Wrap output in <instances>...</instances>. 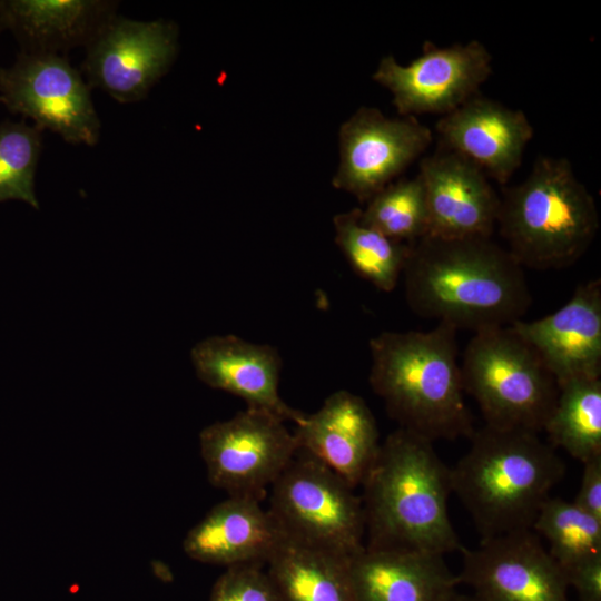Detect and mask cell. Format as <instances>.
I'll return each instance as SVG.
<instances>
[{"instance_id": "obj_1", "label": "cell", "mask_w": 601, "mask_h": 601, "mask_svg": "<svg viewBox=\"0 0 601 601\" xmlns=\"http://www.w3.org/2000/svg\"><path fill=\"white\" fill-rule=\"evenodd\" d=\"M403 276L410 309L456 331L510 326L532 303L524 268L491 238L424 236L411 244Z\"/></svg>"}, {"instance_id": "obj_2", "label": "cell", "mask_w": 601, "mask_h": 601, "mask_svg": "<svg viewBox=\"0 0 601 601\" xmlns=\"http://www.w3.org/2000/svg\"><path fill=\"white\" fill-rule=\"evenodd\" d=\"M365 548L446 555L463 548L450 520V467L433 442L402 427L363 481Z\"/></svg>"}, {"instance_id": "obj_3", "label": "cell", "mask_w": 601, "mask_h": 601, "mask_svg": "<svg viewBox=\"0 0 601 601\" xmlns=\"http://www.w3.org/2000/svg\"><path fill=\"white\" fill-rule=\"evenodd\" d=\"M457 331L444 323L428 332L385 331L371 338L368 382L400 427L431 442L470 437Z\"/></svg>"}, {"instance_id": "obj_4", "label": "cell", "mask_w": 601, "mask_h": 601, "mask_svg": "<svg viewBox=\"0 0 601 601\" xmlns=\"http://www.w3.org/2000/svg\"><path fill=\"white\" fill-rule=\"evenodd\" d=\"M466 453L450 467L451 486L481 539L528 530L565 465L538 433L484 425L469 437Z\"/></svg>"}, {"instance_id": "obj_5", "label": "cell", "mask_w": 601, "mask_h": 601, "mask_svg": "<svg viewBox=\"0 0 601 601\" xmlns=\"http://www.w3.org/2000/svg\"><path fill=\"white\" fill-rule=\"evenodd\" d=\"M496 227L523 268L561 269L588 252L600 218L593 196L575 177L571 162L539 156L522 183L504 188Z\"/></svg>"}, {"instance_id": "obj_6", "label": "cell", "mask_w": 601, "mask_h": 601, "mask_svg": "<svg viewBox=\"0 0 601 601\" xmlns=\"http://www.w3.org/2000/svg\"><path fill=\"white\" fill-rule=\"evenodd\" d=\"M460 366L464 392L477 403L485 425L543 431L559 385L534 348L511 326L474 333Z\"/></svg>"}, {"instance_id": "obj_7", "label": "cell", "mask_w": 601, "mask_h": 601, "mask_svg": "<svg viewBox=\"0 0 601 601\" xmlns=\"http://www.w3.org/2000/svg\"><path fill=\"white\" fill-rule=\"evenodd\" d=\"M354 490L298 450L269 487L267 510L285 538L349 558L365 545L363 503Z\"/></svg>"}, {"instance_id": "obj_8", "label": "cell", "mask_w": 601, "mask_h": 601, "mask_svg": "<svg viewBox=\"0 0 601 601\" xmlns=\"http://www.w3.org/2000/svg\"><path fill=\"white\" fill-rule=\"evenodd\" d=\"M0 102L66 142L93 147L99 141L91 88L66 56L20 51L10 67L0 68Z\"/></svg>"}, {"instance_id": "obj_9", "label": "cell", "mask_w": 601, "mask_h": 601, "mask_svg": "<svg viewBox=\"0 0 601 601\" xmlns=\"http://www.w3.org/2000/svg\"><path fill=\"white\" fill-rule=\"evenodd\" d=\"M199 446L210 484L228 496L258 501L298 451L283 420L250 407L206 426Z\"/></svg>"}, {"instance_id": "obj_10", "label": "cell", "mask_w": 601, "mask_h": 601, "mask_svg": "<svg viewBox=\"0 0 601 601\" xmlns=\"http://www.w3.org/2000/svg\"><path fill=\"white\" fill-rule=\"evenodd\" d=\"M174 21H141L116 14L85 48L80 71L89 87L119 104L145 99L168 72L178 52Z\"/></svg>"}, {"instance_id": "obj_11", "label": "cell", "mask_w": 601, "mask_h": 601, "mask_svg": "<svg viewBox=\"0 0 601 601\" xmlns=\"http://www.w3.org/2000/svg\"><path fill=\"white\" fill-rule=\"evenodd\" d=\"M491 73L492 55L479 40L450 47L426 41L423 53L406 66L383 57L373 79L392 92L402 117L444 116L477 95Z\"/></svg>"}, {"instance_id": "obj_12", "label": "cell", "mask_w": 601, "mask_h": 601, "mask_svg": "<svg viewBox=\"0 0 601 601\" xmlns=\"http://www.w3.org/2000/svg\"><path fill=\"white\" fill-rule=\"evenodd\" d=\"M432 141V130L416 117L388 118L377 108L361 107L339 128V165L332 184L366 204Z\"/></svg>"}, {"instance_id": "obj_13", "label": "cell", "mask_w": 601, "mask_h": 601, "mask_svg": "<svg viewBox=\"0 0 601 601\" xmlns=\"http://www.w3.org/2000/svg\"><path fill=\"white\" fill-rule=\"evenodd\" d=\"M457 574L481 601H570L564 572L531 529L462 548Z\"/></svg>"}, {"instance_id": "obj_14", "label": "cell", "mask_w": 601, "mask_h": 601, "mask_svg": "<svg viewBox=\"0 0 601 601\" xmlns=\"http://www.w3.org/2000/svg\"><path fill=\"white\" fill-rule=\"evenodd\" d=\"M427 235L443 239L491 238L500 197L486 175L462 155L439 145L420 161Z\"/></svg>"}, {"instance_id": "obj_15", "label": "cell", "mask_w": 601, "mask_h": 601, "mask_svg": "<svg viewBox=\"0 0 601 601\" xmlns=\"http://www.w3.org/2000/svg\"><path fill=\"white\" fill-rule=\"evenodd\" d=\"M541 357L559 387L601 378V279L580 284L558 311L510 325Z\"/></svg>"}, {"instance_id": "obj_16", "label": "cell", "mask_w": 601, "mask_h": 601, "mask_svg": "<svg viewBox=\"0 0 601 601\" xmlns=\"http://www.w3.org/2000/svg\"><path fill=\"white\" fill-rule=\"evenodd\" d=\"M439 145L476 165L489 179L506 185L521 166L534 130L526 115L479 93L435 124Z\"/></svg>"}, {"instance_id": "obj_17", "label": "cell", "mask_w": 601, "mask_h": 601, "mask_svg": "<svg viewBox=\"0 0 601 601\" xmlns=\"http://www.w3.org/2000/svg\"><path fill=\"white\" fill-rule=\"evenodd\" d=\"M298 450L313 456L351 487L361 486L381 446L376 420L358 395L332 393L293 432Z\"/></svg>"}, {"instance_id": "obj_18", "label": "cell", "mask_w": 601, "mask_h": 601, "mask_svg": "<svg viewBox=\"0 0 601 601\" xmlns=\"http://www.w3.org/2000/svg\"><path fill=\"white\" fill-rule=\"evenodd\" d=\"M197 377L211 388L242 398L247 407L266 411L284 422L300 424L305 415L278 393L282 359L276 348L235 335H216L190 352Z\"/></svg>"}, {"instance_id": "obj_19", "label": "cell", "mask_w": 601, "mask_h": 601, "mask_svg": "<svg viewBox=\"0 0 601 601\" xmlns=\"http://www.w3.org/2000/svg\"><path fill=\"white\" fill-rule=\"evenodd\" d=\"M262 501L228 496L211 508L183 541L193 560L225 566L266 564L284 538Z\"/></svg>"}, {"instance_id": "obj_20", "label": "cell", "mask_w": 601, "mask_h": 601, "mask_svg": "<svg viewBox=\"0 0 601 601\" xmlns=\"http://www.w3.org/2000/svg\"><path fill=\"white\" fill-rule=\"evenodd\" d=\"M354 601H446L460 584L443 555L364 548L349 556Z\"/></svg>"}, {"instance_id": "obj_21", "label": "cell", "mask_w": 601, "mask_h": 601, "mask_svg": "<svg viewBox=\"0 0 601 601\" xmlns=\"http://www.w3.org/2000/svg\"><path fill=\"white\" fill-rule=\"evenodd\" d=\"M118 7L114 0H2L6 30L21 51L60 56L86 48Z\"/></svg>"}, {"instance_id": "obj_22", "label": "cell", "mask_w": 601, "mask_h": 601, "mask_svg": "<svg viewBox=\"0 0 601 601\" xmlns=\"http://www.w3.org/2000/svg\"><path fill=\"white\" fill-rule=\"evenodd\" d=\"M348 560L284 536L265 565L279 601H354Z\"/></svg>"}, {"instance_id": "obj_23", "label": "cell", "mask_w": 601, "mask_h": 601, "mask_svg": "<svg viewBox=\"0 0 601 601\" xmlns=\"http://www.w3.org/2000/svg\"><path fill=\"white\" fill-rule=\"evenodd\" d=\"M335 243L353 270L382 292H392L403 275L411 244L394 240L362 219L353 208L333 218Z\"/></svg>"}, {"instance_id": "obj_24", "label": "cell", "mask_w": 601, "mask_h": 601, "mask_svg": "<svg viewBox=\"0 0 601 601\" xmlns=\"http://www.w3.org/2000/svg\"><path fill=\"white\" fill-rule=\"evenodd\" d=\"M543 431L549 444L581 463L601 456V378L561 385Z\"/></svg>"}, {"instance_id": "obj_25", "label": "cell", "mask_w": 601, "mask_h": 601, "mask_svg": "<svg viewBox=\"0 0 601 601\" xmlns=\"http://www.w3.org/2000/svg\"><path fill=\"white\" fill-rule=\"evenodd\" d=\"M531 530L548 543V552L565 573L601 558V520L573 501L550 496L541 506Z\"/></svg>"}, {"instance_id": "obj_26", "label": "cell", "mask_w": 601, "mask_h": 601, "mask_svg": "<svg viewBox=\"0 0 601 601\" xmlns=\"http://www.w3.org/2000/svg\"><path fill=\"white\" fill-rule=\"evenodd\" d=\"M362 219L385 236L412 244L427 235V209L421 178H400L375 194Z\"/></svg>"}, {"instance_id": "obj_27", "label": "cell", "mask_w": 601, "mask_h": 601, "mask_svg": "<svg viewBox=\"0 0 601 601\" xmlns=\"http://www.w3.org/2000/svg\"><path fill=\"white\" fill-rule=\"evenodd\" d=\"M42 131L26 120L0 124V203L21 200L39 209L35 176Z\"/></svg>"}, {"instance_id": "obj_28", "label": "cell", "mask_w": 601, "mask_h": 601, "mask_svg": "<svg viewBox=\"0 0 601 601\" xmlns=\"http://www.w3.org/2000/svg\"><path fill=\"white\" fill-rule=\"evenodd\" d=\"M209 601H279L264 564L228 566L215 582Z\"/></svg>"}, {"instance_id": "obj_29", "label": "cell", "mask_w": 601, "mask_h": 601, "mask_svg": "<svg viewBox=\"0 0 601 601\" xmlns=\"http://www.w3.org/2000/svg\"><path fill=\"white\" fill-rule=\"evenodd\" d=\"M564 574L580 601H601V558L585 561Z\"/></svg>"}, {"instance_id": "obj_30", "label": "cell", "mask_w": 601, "mask_h": 601, "mask_svg": "<svg viewBox=\"0 0 601 601\" xmlns=\"http://www.w3.org/2000/svg\"><path fill=\"white\" fill-rule=\"evenodd\" d=\"M583 474L573 502L601 520V456L583 463Z\"/></svg>"}, {"instance_id": "obj_31", "label": "cell", "mask_w": 601, "mask_h": 601, "mask_svg": "<svg viewBox=\"0 0 601 601\" xmlns=\"http://www.w3.org/2000/svg\"><path fill=\"white\" fill-rule=\"evenodd\" d=\"M446 601H481L475 595H466L453 592L452 595Z\"/></svg>"}, {"instance_id": "obj_32", "label": "cell", "mask_w": 601, "mask_h": 601, "mask_svg": "<svg viewBox=\"0 0 601 601\" xmlns=\"http://www.w3.org/2000/svg\"><path fill=\"white\" fill-rule=\"evenodd\" d=\"M6 30L3 11H2V0H0V33Z\"/></svg>"}]
</instances>
